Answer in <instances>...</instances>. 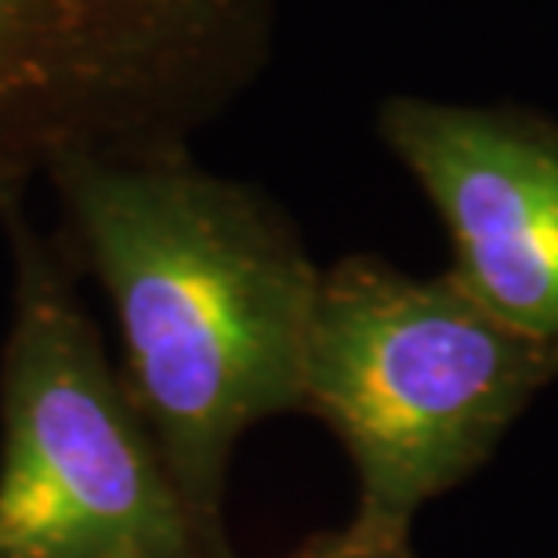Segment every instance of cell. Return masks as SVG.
Segmentation results:
<instances>
[{"label": "cell", "mask_w": 558, "mask_h": 558, "mask_svg": "<svg viewBox=\"0 0 558 558\" xmlns=\"http://www.w3.org/2000/svg\"><path fill=\"white\" fill-rule=\"evenodd\" d=\"M124 341V385L207 544L232 450L301 410L323 269L262 189L189 153L76 156L48 171Z\"/></svg>", "instance_id": "6da1fadb"}, {"label": "cell", "mask_w": 558, "mask_h": 558, "mask_svg": "<svg viewBox=\"0 0 558 558\" xmlns=\"http://www.w3.org/2000/svg\"><path fill=\"white\" fill-rule=\"evenodd\" d=\"M544 352L468 298L457 279L385 258L323 269L301 410L338 435L360 475L352 533L410 541V522L486 461L541 385Z\"/></svg>", "instance_id": "7a4b0ae2"}, {"label": "cell", "mask_w": 558, "mask_h": 558, "mask_svg": "<svg viewBox=\"0 0 558 558\" xmlns=\"http://www.w3.org/2000/svg\"><path fill=\"white\" fill-rule=\"evenodd\" d=\"M11 327L0 352V558H232L182 505L76 283L0 199Z\"/></svg>", "instance_id": "3957f363"}, {"label": "cell", "mask_w": 558, "mask_h": 558, "mask_svg": "<svg viewBox=\"0 0 558 558\" xmlns=\"http://www.w3.org/2000/svg\"><path fill=\"white\" fill-rule=\"evenodd\" d=\"M283 0H0V199L76 156L185 153L269 62Z\"/></svg>", "instance_id": "277c9868"}, {"label": "cell", "mask_w": 558, "mask_h": 558, "mask_svg": "<svg viewBox=\"0 0 558 558\" xmlns=\"http://www.w3.org/2000/svg\"><path fill=\"white\" fill-rule=\"evenodd\" d=\"M377 131L450 232V276L558 371L555 120L392 95L377 109Z\"/></svg>", "instance_id": "5b68a950"}, {"label": "cell", "mask_w": 558, "mask_h": 558, "mask_svg": "<svg viewBox=\"0 0 558 558\" xmlns=\"http://www.w3.org/2000/svg\"><path fill=\"white\" fill-rule=\"evenodd\" d=\"M283 558H414V551H410V541H371L344 526L341 533L312 537Z\"/></svg>", "instance_id": "8992f818"}]
</instances>
